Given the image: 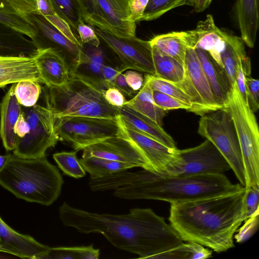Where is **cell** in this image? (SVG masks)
Returning <instances> with one entry per match:
<instances>
[{"instance_id":"1","label":"cell","mask_w":259,"mask_h":259,"mask_svg":"<svg viewBox=\"0 0 259 259\" xmlns=\"http://www.w3.org/2000/svg\"><path fill=\"white\" fill-rule=\"evenodd\" d=\"M59 217L64 225L83 234H101L115 247L139 258H153L183 243L170 224L150 208H133L123 214L98 213L64 202Z\"/></svg>"},{"instance_id":"2","label":"cell","mask_w":259,"mask_h":259,"mask_svg":"<svg viewBox=\"0 0 259 259\" xmlns=\"http://www.w3.org/2000/svg\"><path fill=\"white\" fill-rule=\"evenodd\" d=\"M246 190L170 204L168 220L183 241L217 253L234 247L233 237L246 220Z\"/></svg>"},{"instance_id":"3","label":"cell","mask_w":259,"mask_h":259,"mask_svg":"<svg viewBox=\"0 0 259 259\" xmlns=\"http://www.w3.org/2000/svg\"><path fill=\"white\" fill-rule=\"evenodd\" d=\"M103 191L125 199H152L171 203L236 192L243 188L224 174L190 176L164 175L143 169L121 171L99 178Z\"/></svg>"},{"instance_id":"4","label":"cell","mask_w":259,"mask_h":259,"mask_svg":"<svg viewBox=\"0 0 259 259\" xmlns=\"http://www.w3.org/2000/svg\"><path fill=\"white\" fill-rule=\"evenodd\" d=\"M63 180L46 157L23 158L8 154L0 169V185L18 198L49 206L60 195Z\"/></svg>"},{"instance_id":"5","label":"cell","mask_w":259,"mask_h":259,"mask_svg":"<svg viewBox=\"0 0 259 259\" xmlns=\"http://www.w3.org/2000/svg\"><path fill=\"white\" fill-rule=\"evenodd\" d=\"M46 107L54 117L81 116L116 119L119 108L110 105L103 92L85 82L70 77L59 86L44 89Z\"/></svg>"},{"instance_id":"6","label":"cell","mask_w":259,"mask_h":259,"mask_svg":"<svg viewBox=\"0 0 259 259\" xmlns=\"http://www.w3.org/2000/svg\"><path fill=\"white\" fill-rule=\"evenodd\" d=\"M234 122L246 176L245 188L259 185V131L254 113L242 97L235 83L226 109Z\"/></svg>"},{"instance_id":"7","label":"cell","mask_w":259,"mask_h":259,"mask_svg":"<svg viewBox=\"0 0 259 259\" xmlns=\"http://www.w3.org/2000/svg\"><path fill=\"white\" fill-rule=\"evenodd\" d=\"M198 133L217 147L230 164L240 184L245 187L246 176L240 146L228 110L219 109L202 115Z\"/></svg>"},{"instance_id":"8","label":"cell","mask_w":259,"mask_h":259,"mask_svg":"<svg viewBox=\"0 0 259 259\" xmlns=\"http://www.w3.org/2000/svg\"><path fill=\"white\" fill-rule=\"evenodd\" d=\"M54 129L59 141L70 144L76 151L105 139L122 135L119 116L116 119L54 117Z\"/></svg>"},{"instance_id":"9","label":"cell","mask_w":259,"mask_h":259,"mask_svg":"<svg viewBox=\"0 0 259 259\" xmlns=\"http://www.w3.org/2000/svg\"><path fill=\"white\" fill-rule=\"evenodd\" d=\"M22 113L29 124L30 131L23 138L17 136L13 154L27 159L45 157L47 150L59 141L52 112L47 107L36 104L22 107Z\"/></svg>"},{"instance_id":"10","label":"cell","mask_w":259,"mask_h":259,"mask_svg":"<svg viewBox=\"0 0 259 259\" xmlns=\"http://www.w3.org/2000/svg\"><path fill=\"white\" fill-rule=\"evenodd\" d=\"M95 30L100 40L117 56L123 71L131 69L155 75L150 40H144L136 36L119 37L97 27Z\"/></svg>"},{"instance_id":"11","label":"cell","mask_w":259,"mask_h":259,"mask_svg":"<svg viewBox=\"0 0 259 259\" xmlns=\"http://www.w3.org/2000/svg\"><path fill=\"white\" fill-rule=\"evenodd\" d=\"M178 165L167 175L190 176L223 174L231 166L227 160L209 140L195 147L179 149Z\"/></svg>"},{"instance_id":"12","label":"cell","mask_w":259,"mask_h":259,"mask_svg":"<svg viewBox=\"0 0 259 259\" xmlns=\"http://www.w3.org/2000/svg\"><path fill=\"white\" fill-rule=\"evenodd\" d=\"M122 135L143 154L154 172L167 175L178 164L179 149L169 148L124 123L119 116Z\"/></svg>"},{"instance_id":"13","label":"cell","mask_w":259,"mask_h":259,"mask_svg":"<svg viewBox=\"0 0 259 259\" xmlns=\"http://www.w3.org/2000/svg\"><path fill=\"white\" fill-rule=\"evenodd\" d=\"M82 150L81 158L97 157L130 163L154 172L141 151L122 135L105 139L85 147Z\"/></svg>"},{"instance_id":"14","label":"cell","mask_w":259,"mask_h":259,"mask_svg":"<svg viewBox=\"0 0 259 259\" xmlns=\"http://www.w3.org/2000/svg\"><path fill=\"white\" fill-rule=\"evenodd\" d=\"M29 16L38 31L34 42L37 49L52 48L58 51L66 58L69 69L78 62L82 46L77 45L69 40L44 16L36 14Z\"/></svg>"},{"instance_id":"15","label":"cell","mask_w":259,"mask_h":259,"mask_svg":"<svg viewBox=\"0 0 259 259\" xmlns=\"http://www.w3.org/2000/svg\"><path fill=\"white\" fill-rule=\"evenodd\" d=\"M106 59L105 53L100 46L82 44L81 57L70 68V77L78 78L103 92L108 88L102 73Z\"/></svg>"},{"instance_id":"16","label":"cell","mask_w":259,"mask_h":259,"mask_svg":"<svg viewBox=\"0 0 259 259\" xmlns=\"http://www.w3.org/2000/svg\"><path fill=\"white\" fill-rule=\"evenodd\" d=\"M50 247L33 238L17 232L0 217V251L23 258L41 259Z\"/></svg>"},{"instance_id":"17","label":"cell","mask_w":259,"mask_h":259,"mask_svg":"<svg viewBox=\"0 0 259 259\" xmlns=\"http://www.w3.org/2000/svg\"><path fill=\"white\" fill-rule=\"evenodd\" d=\"M33 57L46 85H61L70 79L69 64L58 51L52 48L37 49Z\"/></svg>"},{"instance_id":"18","label":"cell","mask_w":259,"mask_h":259,"mask_svg":"<svg viewBox=\"0 0 259 259\" xmlns=\"http://www.w3.org/2000/svg\"><path fill=\"white\" fill-rule=\"evenodd\" d=\"M23 80L44 83L33 57L0 55V88Z\"/></svg>"},{"instance_id":"19","label":"cell","mask_w":259,"mask_h":259,"mask_svg":"<svg viewBox=\"0 0 259 259\" xmlns=\"http://www.w3.org/2000/svg\"><path fill=\"white\" fill-rule=\"evenodd\" d=\"M195 50L216 104L220 109H226L233 91V85L226 71L207 52L199 49Z\"/></svg>"},{"instance_id":"20","label":"cell","mask_w":259,"mask_h":259,"mask_svg":"<svg viewBox=\"0 0 259 259\" xmlns=\"http://www.w3.org/2000/svg\"><path fill=\"white\" fill-rule=\"evenodd\" d=\"M112 34L122 37L136 36V23L132 20L128 0H96Z\"/></svg>"},{"instance_id":"21","label":"cell","mask_w":259,"mask_h":259,"mask_svg":"<svg viewBox=\"0 0 259 259\" xmlns=\"http://www.w3.org/2000/svg\"><path fill=\"white\" fill-rule=\"evenodd\" d=\"M194 30L197 37L194 49H199L207 52L216 62L223 67L221 55L225 48L226 32L217 27L210 14L199 21Z\"/></svg>"},{"instance_id":"22","label":"cell","mask_w":259,"mask_h":259,"mask_svg":"<svg viewBox=\"0 0 259 259\" xmlns=\"http://www.w3.org/2000/svg\"><path fill=\"white\" fill-rule=\"evenodd\" d=\"M150 42L161 53L185 65L187 50L188 48L194 49L197 37L194 30L174 31L156 35Z\"/></svg>"},{"instance_id":"23","label":"cell","mask_w":259,"mask_h":259,"mask_svg":"<svg viewBox=\"0 0 259 259\" xmlns=\"http://www.w3.org/2000/svg\"><path fill=\"white\" fill-rule=\"evenodd\" d=\"M15 83H13L8 90L0 105V137L7 151L15 148L17 135L14 128L22 112V107L14 93Z\"/></svg>"},{"instance_id":"24","label":"cell","mask_w":259,"mask_h":259,"mask_svg":"<svg viewBox=\"0 0 259 259\" xmlns=\"http://www.w3.org/2000/svg\"><path fill=\"white\" fill-rule=\"evenodd\" d=\"M119 110L121 119L130 127L167 147L177 148L174 140L163 129L162 126L126 104L119 107Z\"/></svg>"},{"instance_id":"25","label":"cell","mask_w":259,"mask_h":259,"mask_svg":"<svg viewBox=\"0 0 259 259\" xmlns=\"http://www.w3.org/2000/svg\"><path fill=\"white\" fill-rule=\"evenodd\" d=\"M185 67L186 75L203 104L210 111L220 109L216 104L211 90L195 49L188 48Z\"/></svg>"},{"instance_id":"26","label":"cell","mask_w":259,"mask_h":259,"mask_svg":"<svg viewBox=\"0 0 259 259\" xmlns=\"http://www.w3.org/2000/svg\"><path fill=\"white\" fill-rule=\"evenodd\" d=\"M236 11L240 37L253 48L259 27L258 0H237Z\"/></svg>"},{"instance_id":"27","label":"cell","mask_w":259,"mask_h":259,"mask_svg":"<svg viewBox=\"0 0 259 259\" xmlns=\"http://www.w3.org/2000/svg\"><path fill=\"white\" fill-rule=\"evenodd\" d=\"M0 25L29 37L34 42L38 34L30 16L16 11L5 0H0Z\"/></svg>"},{"instance_id":"28","label":"cell","mask_w":259,"mask_h":259,"mask_svg":"<svg viewBox=\"0 0 259 259\" xmlns=\"http://www.w3.org/2000/svg\"><path fill=\"white\" fill-rule=\"evenodd\" d=\"M23 34L5 26L0 25V52L5 55H24L33 57L37 52L34 42Z\"/></svg>"},{"instance_id":"29","label":"cell","mask_w":259,"mask_h":259,"mask_svg":"<svg viewBox=\"0 0 259 259\" xmlns=\"http://www.w3.org/2000/svg\"><path fill=\"white\" fill-rule=\"evenodd\" d=\"M153 61L155 74L161 79L179 83L186 76L185 65L176 59L159 52L151 46Z\"/></svg>"},{"instance_id":"30","label":"cell","mask_w":259,"mask_h":259,"mask_svg":"<svg viewBox=\"0 0 259 259\" xmlns=\"http://www.w3.org/2000/svg\"><path fill=\"white\" fill-rule=\"evenodd\" d=\"M152 91L148 82L144 80L143 85L139 92L125 104L162 126L165 111L155 104Z\"/></svg>"},{"instance_id":"31","label":"cell","mask_w":259,"mask_h":259,"mask_svg":"<svg viewBox=\"0 0 259 259\" xmlns=\"http://www.w3.org/2000/svg\"><path fill=\"white\" fill-rule=\"evenodd\" d=\"M244 44L241 37L226 33L225 48L221 55V59L233 86L236 81L239 62L247 56Z\"/></svg>"},{"instance_id":"32","label":"cell","mask_w":259,"mask_h":259,"mask_svg":"<svg viewBox=\"0 0 259 259\" xmlns=\"http://www.w3.org/2000/svg\"><path fill=\"white\" fill-rule=\"evenodd\" d=\"M146 80L152 90H156L167 94L191 107L190 112L202 116L203 113L193 99L179 83L167 81L148 74L145 75Z\"/></svg>"},{"instance_id":"33","label":"cell","mask_w":259,"mask_h":259,"mask_svg":"<svg viewBox=\"0 0 259 259\" xmlns=\"http://www.w3.org/2000/svg\"><path fill=\"white\" fill-rule=\"evenodd\" d=\"M79 162L90 179L100 178L137 167L133 163L109 160L97 157L81 158Z\"/></svg>"},{"instance_id":"34","label":"cell","mask_w":259,"mask_h":259,"mask_svg":"<svg viewBox=\"0 0 259 259\" xmlns=\"http://www.w3.org/2000/svg\"><path fill=\"white\" fill-rule=\"evenodd\" d=\"M212 251L194 242L180 245L154 256L153 258L204 259L211 257Z\"/></svg>"},{"instance_id":"35","label":"cell","mask_w":259,"mask_h":259,"mask_svg":"<svg viewBox=\"0 0 259 259\" xmlns=\"http://www.w3.org/2000/svg\"><path fill=\"white\" fill-rule=\"evenodd\" d=\"M48 1L55 13L69 24L75 34L79 37L76 28L83 21V18L78 0Z\"/></svg>"},{"instance_id":"36","label":"cell","mask_w":259,"mask_h":259,"mask_svg":"<svg viewBox=\"0 0 259 259\" xmlns=\"http://www.w3.org/2000/svg\"><path fill=\"white\" fill-rule=\"evenodd\" d=\"M42 88L38 82L23 80L15 83L14 93L21 106L31 107L37 103L41 94Z\"/></svg>"},{"instance_id":"37","label":"cell","mask_w":259,"mask_h":259,"mask_svg":"<svg viewBox=\"0 0 259 259\" xmlns=\"http://www.w3.org/2000/svg\"><path fill=\"white\" fill-rule=\"evenodd\" d=\"M76 152V151L58 152L53 154V157L64 174L78 179L85 176V171L77 158Z\"/></svg>"},{"instance_id":"38","label":"cell","mask_w":259,"mask_h":259,"mask_svg":"<svg viewBox=\"0 0 259 259\" xmlns=\"http://www.w3.org/2000/svg\"><path fill=\"white\" fill-rule=\"evenodd\" d=\"M83 21L110 32L105 16L96 0H78Z\"/></svg>"},{"instance_id":"39","label":"cell","mask_w":259,"mask_h":259,"mask_svg":"<svg viewBox=\"0 0 259 259\" xmlns=\"http://www.w3.org/2000/svg\"><path fill=\"white\" fill-rule=\"evenodd\" d=\"M188 0H149L140 21L155 20L169 11L187 5Z\"/></svg>"},{"instance_id":"40","label":"cell","mask_w":259,"mask_h":259,"mask_svg":"<svg viewBox=\"0 0 259 259\" xmlns=\"http://www.w3.org/2000/svg\"><path fill=\"white\" fill-rule=\"evenodd\" d=\"M152 95L155 104L165 111L178 109H186L191 111V107L190 106L167 94L153 90Z\"/></svg>"},{"instance_id":"41","label":"cell","mask_w":259,"mask_h":259,"mask_svg":"<svg viewBox=\"0 0 259 259\" xmlns=\"http://www.w3.org/2000/svg\"><path fill=\"white\" fill-rule=\"evenodd\" d=\"M82 246L50 247L41 259H79Z\"/></svg>"},{"instance_id":"42","label":"cell","mask_w":259,"mask_h":259,"mask_svg":"<svg viewBox=\"0 0 259 259\" xmlns=\"http://www.w3.org/2000/svg\"><path fill=\"white\" fill-rule=\"evenodd\" d=\"M44 17L69 40L77 45L82 46L79 37L75 34L69 24L61 17L56 13Z\"/></svg>"},{"instance_id":"43","label":"cell","mask_w":259,"mask_h":259,"mask_svg":"<svg viewBox=\"0 0 259 259\" xmlns=\"http://www.w3.org/2000/svg\"><path fill=\"white\" fill-rule=\"evenodd\" d=\"M245 84L248 105L255 113L259 108V81L250 76H245Z\"/></svg>"},{"instance_id":"44","label":"cell","mask_w":259,"mask_h":259,"mask_svg":"<svg viewBox=\"0 0 259 259\" xmlns=\"http://www.w3.org/2000/svg\"><path fill=\"white\" fill-rule=\"evenodd\" d=\"M77 33L82 44H89L95 47L100 45L101 40L94 28L83 21L80 22L76 28Z\"/></svg>"},{"instance_id":"45","label":"cell","mask_w":259,"mask_h":259,"mask_svg":"<svg viewBox=\"0 0 259 259\" xmlns=\"http://www.w3.org/2000/svg\"><path fill=\"white\" fill-rule=\"evenodd\" d=\"M246 190V219L259 214L258 199L259 185L251 186Z\"/></svg>"},{"instance_id":"46","label":"cell","mask_w":259,"mask_h":259,"mask_svg":"<svg viewBox=\"0 0 259 259\" xmlns=\"http://www.w3.org/2000/svg\"><path fill=\"white\" fill-rule=\"evenodd\" d=\"M259 214L252 216L246 219L244 225L237 231L234 236L238 243H242L248 239L256 232L258 225Z\"/></svg>"},{"instance_id":"47","label":"cell","mask_w":259,"mask_h":259,"mask_svg":"<svg viewBox=\"0 0 259 259\" xmlns=\"http://www.w3.org/2000/svg\"><path fill=\"white\" fill-rule=\"evenodd\" d=\"M14 10L19 13L29 16L40 14L38 10L36 0H5Z\"/></svg>"},{"instance_id":"48","label":"cell","mask_w":259,"mask_h":259,"mask_svg":"<svg viewBox=\"0 0 259 259\" xmlns=\"http://www.w3.org/2000/svg\"><path fill=\"white\" fill-rule=\"evenodd\" d=\"M103 96L106 101L111 105L119 108L126 102L123 94L115 87H110L105 90Z\"/></svg>"},{"instance_id":"49","label":"cell","mask_w":259,"mask_h":259,"mask_svg":"<svg viewBox=\"0 0 259 259\" xmlns=\"http://www.w3.org/2000/svg\"><path fill=\"white\" fill-rule=\"evenodd\" d=\"M149 0H128L132 20L137 23L143 17Z\"/></svg>"},{"instance_id":"50","label":"cell","mask_w":259,"mask_h":259,"mask_svg":"<svg viewBox=\"0 0 259 259\" xmlns=\"http://www.w3.org/2000/svg\"><path fill=\"white\" fill-rule=\"evenodd\" d=\"M123 74L127 83L134 91L137 92L142 88L144 82V79L140 72L134 70H129Z\"/></svg>"},{"instance_id":"51","label":"cell","mask_w":259,"mask_h":259,"mask_svg":"<svg viewBox=\"0 0 259 259\" xmlns=\"http://www.w3.org/2000/svg\"><path fill=\"white\" fill-rule=\"evenodd\" d=\"M123 71L121 69H116L112 66L106 65L104 66L102 70L103 79L108 88L115 87V81L120 73Z\"/></svg>"},{"instance_id":"52","label":"cell","mask_w":259,"mask_h":259,"mask_svg":"<svg viewBox=\"0 0 259 259\" xmlns=\"http://www.w3.org/2000/svg\"><path fill=\"white\" fill-rule=\"evenodd\" d=\"M14 131L17 136L19 138L24 137L29 132V124L22 112L15 124Z\"/></svg>"},{"instance_id":"53","label":"cell","mask_w":259,"mask_h":259,"mask_svg":"<svg viewBox=\"0 0 259 259\" xmlns=\"http://www.w3.org/2000/svg\"><path fill=\"white\" fill-rule=\"evenodd\" d=\"M114 87L129 97L133 98L137 92L130 87L122 73L119 74L117 76L115 81Z\"/></svg>"},{"instance_id":"54","label":"cell","mask_w":259,"mask_h":259,"mask_svg":"<svg viewBox=\"0 0 259 259\" xmlns=\"http://www.w3.org/2000/svg\"><path fill=\"white\" fill-rule=\"evenodd\" d=\"M100 256V250L94 248L93 245L82 246L79 259H98Z\"/></svg>"},{"instance_id":"55","label":"cell","mask_w":259,"mask_h":259,"mask_svg":"<svg viewBox=\"0 0 259 259\" xmlns=\"http://www.w3.org/2000/svg\"><path fill=\"white\" fill-rule=\"evenodd\" d=\"M36 3L38 10L40 15L47 16L55 14L48 0H36Z\"/></svg>"},{"instance_id":"56","label":"cell","mask_w":259,"mask_h":259,"mask_svg":"<svg viewBox=\"0 0 259 259\" xmlns=\"http://www.w3.org/2000/svg\"><path fill=\"white\" fill-rule=\"evenodd\" d=\"M211 2L212 0H188L187 5L191 6L196 12L200 13L206 10Z\"/></svg>"},{"instance_id":"57","label":"cell","mask_w":259,"mask_h":259,"mask_svg":"<svg viewBox=\"0 0 259 259\" xmlns=\"http://www.w3.org/2000/svg\"><path fill=\"white\" fill-rule=\"evenodd\" d=\"M8 155H0V169L4 166L5 164L6 160L8 157Z\"/></svg>"},{"instance_id":"58","label":"cell","mask_w":259,"mask_h":259,"mask_svg":"<svg viewBox=\"0 0 259 259\" xmlns=\"http://www.w3.org/2000/svg\"><path fill=\"white\" fill-rule=\"evenodd\" d=\"M0 105H1V103H0Z\"/></svg>"}]
</instances>
